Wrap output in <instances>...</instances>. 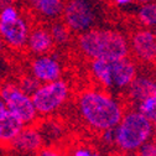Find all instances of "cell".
<instances>
[{
	"mask_svg": "<svg viewBox=\"0 0 156 156\" xmlns=\"http://www.w3.org/2000/svg\"><path fill=\"white\" fill-rule=\"evenodd\" d=\"M25 125L11 114L0 99V145H10Z\"/></svg>",
	"mask_w": 156,
	"mask_h": 156,
	"instance_id": "cell-12",
	"label": "cell"
},
{
	"mask_svg": "<svg viewBox=\"0 0 156 156\" xmlns=\"http://www.w3.org/2000/svg\"><path fill=\"white\" fill-rule=\"evenodd\" d=\"M30 31V23L23 15L11 21H0V41L12 50H23L26 47Z\"/></svg>",
	"mask_w": 156,
	"mask_h": 156,
	"instance_id": "cell-8",
	"label": "cell"
},
{
	"mask_svg": "<svg viewBox=\"0 0 156 156\" xmlns=\"http://www.w3.org/2000/svg\"><path fill=\"white\" fill-rule=\"evenodd\" d=\"M61 16L71 32L80 35L97 27L99 8L97 0H65Z\"/></svg>",
	"mask_w": 156,
	"mask_h": 156,
	"instance_id": "cell-4",
	"label": "cell"
},
{
	"mask_svg": "<svg viewBox=\"0 0 156 156\" xmlns=\"http://www.w3.org/2000/svg\"><path fill=\"white\" fill-rule=\"evenodd\" d=\"M78 50L89 60H120L130 56L128 37L118 30L93 27L77 38Z\"/></svg>",
	"mask_w": 156,
	"mask_h": 156,
	"instance_id": "cell-2",
	"label": "cell"
},
{
	"mask_svg": "<svg viewBox=\"0 0 156 156\" xmlns=\"http://www.w3.org/2000/svg\"><path fill=\"white\" fill-rule=\"evenodd\" d=\"M128 41L130 55L134 56L136 61L144 65L156 63V38L154 30L146 27L138 29L130 35Z\"/></svg>",
	"mask_w": 156,
	"mask_h": 156,
	"instance_id": "cell-7",
	"label": "cell"
},
{
	"mask_svg": "<svg viewBox=\"0 0 156 156\" xmlns=\"http://www.w3.org/2000/svg\"><path fill=\"white\" fill-rule=\"evenodd\" d=\"M150 2H155V0H134V3L139 4V5H141V4H146V3H150Z\"/></svg>",
	"mask_w": 156,
	"mask_h": 156,
	"instance_id": "cell-29",
	"label": "cell"
},
{
	"mask_svg": "<svg viewBox=\"0 0 156 156\" xmlns=\"http://www.w3.org/2000/svg\"><path fill=\"white\" fill-rule=\"evenodd\" d=\"M155 90H156V80L138 74L125 92L128 98L135 105H138L141 101H144L146 97H149Z\"/></svg>",
	"mask_w": 156,
	"mask_h": 156,
	"instance_id": "cell-14",
	"label": "cell"
},
{
	"mask_svg": "<svg viewBox=\"0 0 156 156\" xmlns=\"http://www.w3.org/2000/svg\"><path fill=\"white\" fill-rule=\"evenodd\" d=\"M71 156H94V150L88 146H76L72 150Z\"/></svg>",
	"mask_w": 156,
	"mask_h": 156,
	"instance_id": "cell-23",
	"label": "cell"
},
{
	"mask_svg": "<svg viewBox=\"0 0 156 156\" xmlns=\"http://www.w3.org/2000/svg\"><path fill=\"white\" fill-rule=\"evenodd\" d=\"M90 73L93 80L103 89H112V74H110V61L109 60H92Z\"/></svg>",
	"mask_w": 156,
	"mask_h": 156,
	"instance_id": "cell-16",
	"label": "cell"
},
{
	"mask_svg": "<svg viewBox=\"0 0 156 156\" xmlns=\"http://www.w3.org/2000/svg\"><path fill=\"white\" fill-rule=\"evenodd\" d=\"M110 74L112 89L126 90L138 76V66L130 56L120 60H113L110 61Z\"/></svg>",
	"mask_w": 156,
	"mask_h": 156,
	"instance_id": "cell-10",
	"label": "cell"
},
{
	"mask_svg": "<svg viewBox=\"0 0 156 156\" xmlns=\"http://www.w3.org/2000/svg\"><path fill=\"white\" fill-rule=\"evenodd\" d=\"M30 74L40 84L50 83L61 80L63 74V67L61 61L51 53L35 56L30 65Z\"/></svg>",
	"mask_w": 156,
	"mask_h": 156,
	"instance_id": "cell-9",
	"label": "cell"
},
{
	"mask_svg": "<svg viewBox=\"0 0 156 156\" xmlns=\"http://www.w3.org/2000/svg\"><path fill=\"white\" fill-rule=\"evenodd\" d=\"M2 51H3V42L0 41V53H2Z\"/></svg>",
	"mask_w": 156,
	"mask_h": 156,
	"instance_id": "cell-32",
	"label": "cell"
},
{
	"mask_svg": "<svg viewBox=\"0 0 156 156\" xmlns=\"http://www.w3.org/2000/svg\"><path fill=\"white\" fill-rule=\"evenodd\" d=\"M136 17L143 27L155 29L156 27V0L146 4H141L136 11Z\"/></svg>",
	"mask_w": 156,
	"mask_h": 156,
	"instance_id": "cell-17",
	"label": "cell"
},
{
	"mask_svg": "<svg viewBox=\"0 0 156 156\" xmlns=\"http://www.w3.org/2000/svg\"><path fill=\"white\" fill-rule=\"evenodd\" d=\"M154 138L152 122L138 109H129L114 128V147L116 151L135 154Z\"/></svg>",
	"mask_w": 156,
	"mask_h": 156,
	"instance_id": "cell-3",
	"label": "cell"
},
{
	"mask_svg": "<svg viewBox=\"0 0 156 156\" xmlns=\"http://www.w3.org/2000/svg\"><path fill=\"white\" fill-rule=\"evenodd\" d=\"M110 2L116 6H126L134 3V0H110Z\"/></svg>",
	"mask_w": 156,
	"mask_h": 156,
	"instance_id": "cell-26",
	"label": "cell"
},
{
	"mask_svg": "<svg viewBox=\"0 0 156 156\" xmlns=\"http://www.w3.org/2000/svg\"><path fill=\"white\" fill-rule=\"evenodd\" d=\"M36 156H66V155L55 147H41L36 152Z\"/></svg>",
	"mask_w": 156,
	"mask_h": 156,
	"instance_id": "cell-24",
	"label": "cell"
},
{
	"mask_svg": "<svg viewBox=\"0 0 156 156\" xmlns=\"http://www.w3.org/2000/svg\"><path fill=\"white\" fill-rule=\"evenodd\" d=\"M94 156H104L103 154H101L99 151H97V150H94Z\"/></svg>",
	"mask_w": 156,
	"mask_h": 156,
	"instance_id": "cell-31",
	"label": "cell"
},
{
	"mask_svg": "<svg viewBox=\"0 0 156 156\" xmlns=\"http://www.w3.org/2000/svg\"><path fill=\"white\" fill-rule=\"evenodd\" d=\"M34 11L46 20L56 21L62 14L65 0H26Z\"/></svg>",
	"mask_w": 156,
	"mask_h": 156,
	"instance_id": "cell-15",
	"label": "cell"
},
{
	"mask_svg": "<svg viewBox=\"0 0 156 156\" xmlns=\"http://www.w3.org/2000/svg\"><path fill=\"white\" fill-rule=\"evenodd\" d=\"M55 42L51 37V34L48 29L46 27H35L31 29L27 42H26V48L29 50L30 53L34 56H41V55H47L51 53L53 50Z\"/></svg>",
	"mask_w": 156,
	"mask_h": 156,
	"instance_id": "cell-13",
	"label": "cell"
},
{
	"mask_svg": "<svg viewBox=\"0 0 156 156\" xmlns=\"http://www.w3.org/2000/svg\"><path fill=\"white\" fill-rule=\"evenodd\" d=\"M0 99L4 102L8 110L14 114L25 126L35 125L38 114L32 103L31 95L24 93L19 88L17 83H0Z\"/></svg>",
	"mask_w": 156,
	"mask_h": 156,
	"instance_id": "cell-6",
	"label": "cell"
},
{
	"mask_svg": "<svg viewBox=\"0 0 156 156\" xmlns=\"http://www.w3.org/2000/svg\"><path fill=\"white\" fill-rule=\"evenodd\" d=\"M17 86H19V88H20L24 93H26L29 95H32V93L38 88L40 83H38L31 74H29V76L21 77V80L19 81Z\"/></svg>",
	"mask_w": 156,
	"mask_h": 156,
	"instance_id": "cell-20",
	"label": "cell"
},
{
	"mask_svg": "<svg viewBox=\"0 0 156 156\" xmlns=\"http://www.w3.org/2000/svg\"><path fill=\"white\" fill-rule=\"evenodd\" d=\"M102 140L105 145H109V146H114V129H109V130H105L103 131L102 134Z\"/></svg>",
	"mask_w": 156,
	"mask_h": 156,
	"instance_id": "cell-25",
	"label": "cell"
},
{
	"mask_svg": "<svg viewBox=\"0 0 156 156\" xmlns=\"http://www.w3.org/2000/svg\"><path fill=\"white\" fill-rule=\"evenodd\" d=\"M77 109L83 124L98 134L114 129L125 112L124 104L103 88L82 90L77 98Z\"/></svg>",
	"mask_w": 156,
	"mask_h": 156,
	"instance_id": "cell-1",
	"label": "cell"
},
{
	"mask_svg": "<svg viewBox=\"0 0 156 156\" xmlns=\"http://www.w3.org/2000/svg\"><path fill=\"white\" fill-rule=\"evenodd\" d=\"M135 154L136 156H156V139L152 138L145 143Z\"/></svg>",
	"mask_w": 156,
	"mask_h": 156,
	"instance_id": "cell-22",
	"label": "cell"
},
{
	"mask_svg": "<svg viewBox=\"0 0 156 156\" xmlns=\"http://www.w3.org/2000/svg\"><path fill=\"white\" fill-rule=\"evenodd\" d=\"M20 15H21L20 10L15 5L6 6V8L0 9V21H11V20H15Z\"/></svg>",
	"mask_w": 156,
	"mask_h": 156,
	"instance_id": "cell-21",
	"label": "cell"
},
{
	"mask_svg": "<svg viewBox=\"0 0 156 156\" xmlns=\"http://www.w3.org/2000/svg\"><path fill=\"white\" fill-rule=\"evenodd\" d=\"M112 156H134L133 154H126V152H122V151H116L114 152Z\"/></svg>",
	"mask_w": 156,
	"mask_h": 156,
	"instance_id": "cell-28",
	"label": "cell"
},
{
	"mask_svg": "<svg viewBox=\"0 0 156 156\" xmlns=\"http://www.w3.org/2000/svg\"><path fill=\"white\" fill-rule=\"evenodd\" d=\"M135 109H138L141 114H144L146 118H149L150 120H152L156 116V90L152 92L149 97L144 101H141Z\"/></svg>",
	"mask_w": 156,
	"mask_h": 156,
	"instance_id": "cell-19",
	"label": "cell"
},
{
	"mask_svg": "<svg viewBox=\"0 0 156 156\" xmlns=\"http://www.w3.org/2000/svg\"><path fill=\"white\" fill-rule=\"evenodd\" d=\"M15 3H16V0H0V9L15 5Z\"/></svg>",
	"mask_w": 156,
	"mask_h": 156,
	"instance_id": "cell-27",
	"label": "cell"
},
{
	"mask_svg": "<svg viewBox=\"0 0 156 156\" xmlns=\"http://www.w3.org/2000/svg\"><path fill=\"white\" fill-rule=\"evenodd\" d=\"M71 86L65 80L42 83L32 93L31 99L38 115L51 116L56 114L69 99Z\"/></svg>",
	"mask_w": 156,
	"mask_h": 156,
	"instance_id": "cell-5",
	"label": "cell"
},
{
	"mask_svg": "<svg viewBox=\"0 0 156 156\" xmlns=\"http://www.w3.org/2000/svg\"><path fill=\"white\" fill-rule=\"evenodd\" d=\"M50 34H51V37L55 42V45H60V46H63V45H67L71 40V30L63 24V21H52L50 29H48Z\"/></svg>",
	"mask_w": 156,
	"mask_h": 156,
	"instance_id": "cell-18",
	"label": "cell"
},
{
	"mask_svg": "<svg viewBox=\"0 0 156 156\" xmlns=\"http://www.w3.org/2000/svg\"><path fill=\"white\" fill-rule=\"evenodd\" d=\"M9 146L21 152H37L44 147V139L40 130L35 125L24 126Z\"/></svg>",
	"mask_w": 156,
	"mask_h": 156,
	"instance_id": "cell-11",
	"label": "cell"
},
{
	"mask_svg": "<svg viewBox=\"0 0 156 156\" xmlns=\"http://www.w3.org/2000/svg\"><path fill=\"white\" fill-rule=\"evenodd\" d=\"M154 35H155V38H156V27L154 29Z\"/></svg>",
	"mask_w": 156,
	"mask_h": 156,
	"instance_id": "cell-33",
	"label": "cell"
},
{
	"mask_svg": "<svg viewBox=\"0 0 156 156\" xmlns=\"http://www.w3.org/2000/svg\"><path fill=\"white\" fill-rule=\"evenodd\" d=\"M152 122V130H154V136H155V139H156V116L151 120Z\"/></svg>",
	"mask_w": 156,
	"mask_h": 156,
	"instance_id": "cell-30",
	"label": "cell"
}]
</instances>
